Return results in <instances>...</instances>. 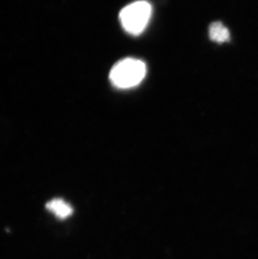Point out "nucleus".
Masks as SVG:
<instances>
[{
    "instance_id": "obj_1",
    "label": "nucleus",
    "mask_w": 258,
    "mask_h": 259,
    "mask_svg": "<svg viewBox=\"0 0 258 259\" xmlns=\"http://www.w3.org/2000/svg\"><path fill=\"white\" fill-rule=\"evenodd\" d=\"M146 75V66L137 59L118 61L110 71V80L118 88H130L139 85Z\"/></svg>"
},
{
    "instance_id": "obj_2",
    "label": "nucleus",
    "mask_w": 258,
    "mask_h": 259,
    "mask_svg": "<svg viewBox=\"0 0 258 259\" xmlns=\"http://www.w3.org/2000/svg\"><path fill=\"white\" fill-rule=\"evenodd\" d=\"M152 7L147 1H137L127 5L120 12L119 19L122 27L129 34H141L149 24Z\"/></svg>"
},
{
    "instance_id": "obj_3",
    "label": "nucleus",
    "mask_w": 258,
    "mask_h": 259,
    "mask_svg": "<svg viewBox=\"0 0 258 259\" xmlns=\"http://www.w3.org/2000/svg\"><path fill=\"white\" fill-rule=\"evenodd\" d=\"M47 210L61 220L70 218L73 213L71 205L61 199H54L47 203Z\"/></svg>"
},
{
    "instance_id": "obj_4",
    "label": "nucleus",
    "mask_w": 258,
    "mask_h": 259,
    "mask_svg": "<svg viewBox=\"0 0 258 259\" xmlns=\"http://www.w3.org/2000/svg\"><path fill=\"white\" fill-rule=\"evenodd\" d=\"M209 35L211 40L219 44L230 40L229 30L221 22L212 23L209 25Z\"/></svg>"
}]
</instances>
